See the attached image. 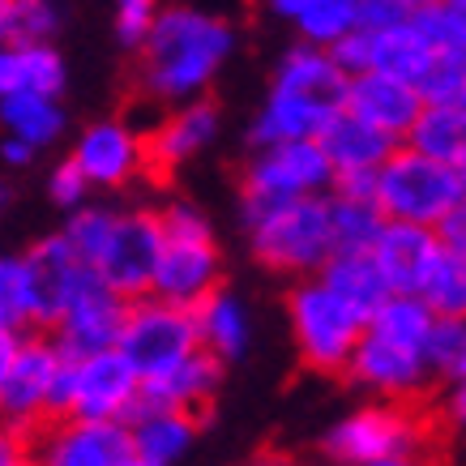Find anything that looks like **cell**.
Here are the masks:
<instances>
[{"label": "cell", "instance_id": "cell-18", "mask_svg": "<svg viewBox=\"0 0 466 466\" xmlns=\"http://www.w3.org/2000/svg\"><path fill=\"white\" fill-rule=\"evenodd\" d=\"M26 253V266H30V296H35V329H52V321L60 317V309L77 296V287L95 274L86 266L82 257L69 248V240L52 231L35 240Z\"/></svg>", "mask_w": 466, "mask_h": 466}, {"label": "cell", "instance_id": "cell-50", "mask_svg": "<svg viewBox=\"0 0 466 466\" xmlns=\"http://www.w3.org/2000/svg\"><path fill=\"white\" fill-rule=\"evenodd\" d=\"M9 466H35V458H30V453H22V458H14Z\"/></svg>", "mask_w": 466, "mask_h": 466}, {"label": "cell", "instance_id": "cell-36", "mask_svg": "<svg viewBox=\"0 0 466 466\" xmlns=\"http://www.w3.org/2000/svg\"><path fill=\"white\" fill-rule=\"evenodd\" d=\"M95 198V188L86 184V176L73 167V158H60L56 167L47 171V201L56 206V210H73V206H82V201Z\"/></svg>", "mask_w": 466, "mask_h": 466}, {"label": "cell", "instance_id": "cell-51", "mask_svg": "<svg viewBox=\"0 0 466 466\" xmlns=\"http://www.w3.org/2000/svg\"><path fill=\"white\" fill-rule=\"evenodd\" d=\"M462 103H466V95H462Z\"/></svg>", "mask_w": 466, "mask_h": 466}, {"label": "cell", "instance_id": "cell-37", "mask_svg": "<svg viewBox=\"0 0 466 466\" xmlns=\"http://www.w3.org/2000/svg\"><path fill=\"white\" fill-rule=\"evenodd\" d=\"M163 5V0H116V39H120V47H137L146 35V26H150V17H155V9Z\"/></svg>", "mask_w": 466, "mask_h": 466}, {"label": "cell", "instance_id": "cell-10", "mask_svg": "<svg viewBox=\"0 0 466 466\" xmlns=\"http://www.w3.org/2000/svg\"><path fill=\"white\" fill-rule=\"evenodd\" d=\"M137 402H142V377L116 347L90 355H65V368H60L56 381V415L128 420L137 410Z\"/></svg>", "mask_w": 466, "mask_h": 466}, {"label": "cell", "instance_id": "cell-22", "mask_svg": "<svg viewBox=\"0 0 466 466\" xmlns=\"http://www.w3.org/2000/svg\"><path fill=\"white\" fill-rule=\"evenodd\" d=\"M227 372L231 368L210 355L206 347H198L193 355H184L180 364H171L167 372H158V377H146L142 381V402L150 407H180V410H198L201 420H206V410L218 402L227 385Z\"/></svg>", "mask_w": 466, "mask_h": 466}, {"label": "cell", "instance_id": "cell-45", "mask_svg": "<svg viewBox=\"0 0 466 466\" xmlns=\"http://www.w3.org/2000/svg\"><path fill=\"white\" fill-rule=\"evenodd\" d=\"M283 466H339L329 458H283Z\"/></svg>", "mask_w": 466, "mask_h": 466}, {"label": "cell", "instance_id": "cell-32", "mask_svg": "<svg viewBox=\"0 0 466 466\" xmlns=\"http://www.w3.org/2000/svg\"><path fill=\"white\" fill-rule=\"evenodd\" d=\"M0 325L35 329V296H30L26 253H0Z\"/></svg>", "mask_w": 466, "mask_h": 466}, {"label": "cell", "instance_id": "cell-34", "mask_svg": "<svg viewBox=\"0 0 466 466\" xmlns=\"http://www.w3.org/2000/svg\"><path fill=\"white\" fill-rule=\"evenodd\" d=\"M428 364L437 381H450L466 372V312L462 317H437L428 334Z\"/></svg>", "mask_w": 466, "mask_h": 466}, {"label": "cell", "instance_id": "cell-20", "mask_svg": "<svg viewBox=\"0 0 466 466\" xmlns=\"http://www.w3.org/2000/svg\"><path fill=\"white\" fill-rule=\"evenodd\" d=\"M342 107L355 112L360 120H368L372 128H381L385 137L394 142H407L415 116L424 107V95L410 82L394 77V73L381 69H364L347 77V95H342Z\"/></svg>", "mask_w": 466, "mask_h": 466}, {"label": "cell", "instance_id": "cell-17", "mask_svg": "<svg viewBox=\"0 0 466 466\" xmlns=\"http://www.w3.org/2000/svg\"><path fill=\"white\" fill-rule=\"evenodd\" d=\"M128 299L120 291H112L107 283H99V274H90L77 296L60 309V317L52 321V342L65 355H90V351H107L120 339V325H125Z\"/></svg>", "mask_w": 466, "mask_h": 466}, {"label": "cell", "instance_id": "cell-25", "mask_svg": "<svg viewBox=\"0 0 466 466\" xmlns=\"http://www.w3.org/2000/svg\"><path fill=\"white\" fill-rule=\"evenodd\" d=\"M69 86V65L60 56L56 43H0V99L5 95H65Z\"/></svg>", "mask_w": 466, "mask_h": 466}, {"label": "cell", "instance_id": "cell-19", "mask_svg": "<svg viewBox=\"0 0 466 466\" xmlns=\"http://www.w3.org/2000/svg\"><path fill=\"white\" fill-rule=\"evenodd\" d=\"M368 253L381 269V279L390 291H420L428 279V269L437 266V257L445 253L441 248L437 227L424 223H398V218H385L381 231L372 236Z\"/></svg>", "mask_w": 466, "mask_h": 466}, {"label": "cell", "instance_id": "cell-44", "mask_svg": "<svg viewBox=\"0 0 466 466\" xmlns=\"http://www.w3.org/2000/svg\"><path fill=\"white\" fill-rule=\"evenodd\" d=\"M402 14H424V9H437L441 0H394Z\"/></svg>", "mask_w": 466, "mask_h": 466}, {"label": "cell", "instance_id": "cell-35", "mask_svg": "<svg viewBox=\"0 0 466 466\" xmlns=\"http://www.w3.org/2000/svg\"><path fill=\"white\" fill-rule=\"evenodd\" d=\"M432 424L445 428V432H453V437H466V372H458V377H450V381H437V390H432Z\"/></svg>", "mask_w": 466, "mask_h": 466}, {"label": "cell", "instance_id": "cell-6", "mask_svg": "<svg viewBox=\"0 0 466 466\" xmlns=\"http://www.w3.org/2000/svg\"><path fill=\"white\" fill-rule=\"evenodd\" d=\"M283 321L296 364L312 377H342L355 342L364 334V312L351 309L339 291H329L317 274L287 283Z\"/></svg>", "mask_w": 466, "mask_h": 466}, {"label": "cell", "instance_id": "cell-16", "mask_svg": "<svg viewBox=\"0 0 466 466\" xmlns=\"http://www.w3.org/2000/svg\"><path fill=\"white\" fill-rule=\"evenodd\" d=\"M35 466H120L133 453L125 420L56 415L26 437Z\"/></svg>", "mask_w": 466, "mask_h": 466}, {"label": "cell", "instance_id": "cell-48", "mask_svg": "<svg viewBox=\"0 0 466 466\" xmlns=\"http://www.w3.org/2000/svg\"><path fill=\"white\" fill-rule=\"evenodd\" d=\"M9 201H14V188H9V180L0 176V214L9 210Z\"/></svg>", "mask_w": 466, "mask_h": 466}, {"label": "cell", "instance_id": "cell-47", "mask_svg": "<svg viewBox=\"0 0 466 466\" xmlns=\"http://www.w3.org/2000/svg\"><path fill=\"white\" fill-rule=\"evenodd\" d=\"M0 43H9V0H0Z\"/></svg>", "mask_w": 466, "mask_h": 466}, {"label": "cell", "instance_id": "cell-30", "mask_svg": "<svg viewBox=\"0 0 466 466\" xmlns=\"http://www.w3.org/2000/svg\"><path fill=\"white\" fill-rule=\"evenodd\" d=\"M385 214L368 198H342L329 193V231H334V248H368L372 236L381 231Z\"/></svg>", "mask_w": 466, "mask_h": 466}, {"label": "cell", "instance_id": "cell-43", "mask_svg": "<svg viewBox=\"0 0 466 466\" xmlns=\"http://www.w3.org/2000/svg\"><path fill=\"white\" fill-rule=\"evenodd\" d=\"M17 339H22V329H14V325H0V377H5V368H9V360H14Z\"/></svg>", "mask_w": 466, "mask_h": 466}, {"label": "cell", "instance_id": "cell-11", "mask_svg": "<svg viewBox=\"0 0 466 466\" xmlns=\"http://www.w3.org/2000/svg\"><path fill=\"white\" fill-rule=\"evenodd\" d=\"M198 347H201L198 321H193V309H188V304H171V299H163V296L128 299L116 351L137 368L142 381L167 372L171 364H180L184 355H193Z\"/></svg>", "mask_w": 466, "mask_h": 466}, {"label": "cell", "instance_id": "cell-40", "mask_svg": "<svg viewBox=\"0 0 466 466\" xmlns=\"http://www.w3.org/2000/svg\"><path fill=\"white\" fill-rule=\"evenodd\" d=\"M35 158H39V150L30 142H22V137H9V133H0V163L9 171H26L35 167Z\"/></svg>", "mask_w": 466, "mask_h": 466}, {"label": "cell", "instance_id": "cell-33", "mask_svg": "<svg viewBox=\"0 0 466 466\" xmlns=\"http://www.w3.org/2000/svg\"><path fill=\"white\" fill-rule=\"evenodd\" d=\"M65 30V0H9V39L56 43Z\"/></svg>", "mask_w": 466, "mask_h": 466}, {"label": "cell", "instance_id": "cell-9", "mask_svg": "<svg viewBox=\"0 0 466 466\" xmlns=\"http://www.w3.org/2000/svg\"><path fill=\"white\" fill-rule=\"evenodd\" d=\"M65 368L60 351L47 329H22L17 351L0 377V424L26 441L56 415V381Z\"/></svg>", "mask_w": 466, "mask_h": 466}, {"label": "cell", "instance_id": "cell-21", "mask_svg": "<svg viewBox=\"0 0 466 466\" xmlns=\"http://www.w3.org/2000/svg\"><path fill=\"white\" fill-rule=\"evenodd\" d=\"M193 321H198V342L210 355H218L227 368H236L240 360H248L257 342V317L253 304L236 287H214L210 296H201L193 304Z\"/></svg>", "mask_w": 466, "mask_h": 466}, {"label": "cell", "instance_id": "cell-28", "mask_svg": "<svg viewBox=\"0 0 466 466\" xmlns=\"http://www.w3.org/2000/svg\"><path fill=\"white\" fill-rule=\"evenodd\" d=\"M266 9L296 30V39L334 47L347 30H355L360 0H266Z\"/></svg>", "mask_w": 466, "mask_h": 466}, {"label": "cell", "instance_id": "cell-3", "mask_svg": "<svg viewBox=\"0 0 466 466\" xmlns=\"http://www.w3.org/2000/svg\"><path fill=\"white\" fill-rule=\"evenodd\" d=\"M158 210V261L150 296L171 304H198L214 287L227 283V248L218 223L193 198H167Z\"/></svg>", "mask_w": 466, "mask_h": 466}, {"label": "cell", "instance_id": "cell-23", "mask_svg": "<svg viewBox=\"0 0 466 466\" xmlns=\"http://www.w3.org/2000/svg\"><path fill=\"white\" fill-rule=\"evenodd\" d=\"M125 424H128V445H133V453H142V458L163 462V466H180L198 450L206 420H201L198 410L137 402V410L128 415Z\"/></svg>", "mask_w": 466, "mask_h": 466}, {"label": "cell", "instance_id": "cell-13", "mask_svg": "<svg viewBox=\"0 0 466 466\" xmlns=\"http://www.w3.org/2000/svg\"><path fill=\"white\" fill-rule=\"evenodd\" d=\"M73 167L86 176L95 193H125L150 176L146 158V128L128 116H99L73 137Z\"/></svg>", "mask_w": 466, "mask_h": 466}, {"label": "cell", "instance_id": "cell-26", "mask_svg": "<svg viewBox=\"0 0 466 466\" xmlns=\"http://www.w3.org/2000/svg\"><path fill=\"white\" fill-rule=\"evenodd\" d=\"M0 133L22 137L43 155L69 133V112H65L60 95H35V90L5 95L0 99Z\"/></svg>", "mask_w": 466, "mask_h": 466}, {"label": "cell", "instance_id": "cell-24", "mask_svg": "<svg viewBox=\"0 0 466 466\" xmlns=\"http://www.w3.org/2000/svg\"><path fill=\"white\" fill-rule=\"evenodd\" d=\"M317 146H321V155L329 158V171H334V180H339V176L377 171L385 163V155H390L398 142L394 137H385L381 128H372L368 120H360L355 112L339 107V112L321 125Z\"/></svg>", "mask_w": 466, "mask_h": 466}, {"label": "cell", "instance_id": "cell-7", "mask_svg": "<svg viewBox=\"0 0 466 466\" xmlns=\"http://www.w3.org/2000/svg\"><path fill=\"white\" fill-rule=\"evenodd\" d=\"M466 198V171L445 167L420 155L415 146L398 142L372 176V206L398 223L437 227Z\"/></svg>", "mask_w": 466, "mask_h": 466}, {"label": "cell", "instance_id": "cell-49", "mask_svg": "<svg viewBox=\"0 0 466 466\" xmlns=\"http://www.w3.org/2000/svg\"><path fill=\"white\" fill-rule=\"evenodd\" d=\"M120 466H163V462H150V458H142V453H128Z\"/></svg>", "mask_w": 466, "mask_h": 466}, {"label": "cell", "instance_id": "cell-2", "mask_svg": "<svg viewBox=\"0 0 466 466\" xmlns=\"http://www.w3.org/2000/svg\"><path fill=\"white\" fill-rule=\"evenodd\" d=\"M342 95H347V73L329 56V47L296 39L269 69L266 95L248 125V146L317 137L325 120L342 107Z\"/></svg>", "mask_w": 466, "mask_h": 466}, {"label": "cell", "instance_id": "cell-46", "mask_svg": "<svg viewBox=\"0 0 466 466\" xmlns=\"http://www.w3.org/2000/svg\"><path fill=\"white\" fill-rule=\"evenodd\" d=\"M240 466H283V458H279V453H257V458H248V462H240Z\"/></svg>", "mask_w": 466, "mask_h": 466}, {"label": "cell", "instance_id": "cell-5", "mask_svg": "<svg viewBox=\"0 0 466 466\" xmlns=\"http://www.w3.org/2000/svg\"><path fill=\"white\" fill-rule=\"evenodd\" d=\"M432 410L424 402L394 398H360L321 432V458L339 466H364L394 453H437Z\"/></svg>", "mask_w": 466, "mask_h": 466}, {"label": "cell", "instance_id": "cell-41", "mask_svg": "<svg viewBox=\"0 0 466 466\" xmlns=\"http://www.w3.org/2000/svg\"><path fill=\"white\" fill-rule=\"evenodd\" d=\"M26 453V441L17 437V432H9V428L0 424V466H9L14 458H22Z\"/></svg>", "mask_w": 466, "mask_h": 466}, {"label": "cell", "instance_id": "cell-1", "mask_svg": "<svg viewBox=\"0 0 466 466\" xmlns=\"http://www.w3.org/2000/svg\"><path fill=\"white\" fill-rule=\"evenodd\" d=\"M240 52L236 22L201 5H158L137 56V95L150 107H171L210 95L231 56Z\"/></svg>", "mask_w": 466, "mask_h": 466}, {"label": "cell", "instance_id": "cell-8", "mask_svg": "<svg viewBox=\"0 0 466 466\" xmlns=\"http://www.w3.org/2000/svg\"><path fill=\"white\" fill-rule=\"evenodd\" d=\"M329 184H334V171H329V158L321 155L317 137L266 142L253 146V155L244 158L240 184H236V210H257L269 201L329 193Z\"/></svg>", "mask_w": 466, "mask_h": 466}, {"label": "cell", "instance_id": "cell-14", "mask_svg": "<svg viewBox=\"0 0 466 466\" xmlns=\"http://www.w3.org/2000/svg\"><path fill=\"white\" fill-rule=\"evenodd\" d=\"M155 261H158V210L155 206H116L112 231L95 257V274L99 283L120 291L125 299L150 296L155 283Z\"/></svg>", "mask_w": 466, "mask_h": 466}, {"label": "cell", "instance_id": "cell-4", "mask_svg": "<svg viewBox=\"0 0 466 466\" xmlns=\"http://www.w3.org/2000/svg\"><path fill=\"white\" fill-rule=\"evenodd\" d=\"M236 218H240V236L253 266L283 279V283L317 274L325 257L334 253L329 193L269 201L257 210H236Z\"/></svg>", "mask_w": 466, "mask_h": 466}, {"label": "cell", "instance_id": "cell-42", "mask_svg": "<svg viewBox=\"0 0 466 466\" xmlns=\"http://www.w3.org/2000/svg\"><path fill=\"white\" fill-rule=\"evenodd\" d=\"M364 466H437V453H394V458H377Z\"/></svg>", "mask_w": 466, "mask_h": 466}, {"label": "cell", "instance_id": "cell-15", "mask_svg": "<svg viewBox=\"0 0 466 466\" xmlns=\"http://www.w3.org/2000/svg\"><path fill=\"white\" fill-rule=\"evenodd\" d=\"M223 107L210 95L158 107V120L146 128L150 176H180L184 167H193L223 142Z\"/></svg>", "mask_w": 466, "mask_h": 466}, {"label": "cell", "instance_id": "cell-38", "mask_svg": "<svg viewBox=\"0 0 466 466\" xmlns=\"http://www.w3.org/2000/svg\"><path fill=\"white\" fill-rule=\"evenodd\" d=\"M432 22H437L445 43L466 47V0H441L437 9H432Z\"/></svg>", "mask_w": 466, "mask_h": 466}, {"label": "cell", "instance_id": "cell-12", "mask_svg": "<svg viewBox=\"0 0 466 466\" xmlns=\"http://www.w3.org/2000/svg\"><path fill=\"white\" fill-rule=\"evenodd\" d=\"M342 381L360 398H394V402H428V394L437 390L428 347L385 339L368 325L355 342L347 368H342Z\"/></svg>", "mask_w": 466, "mask_h": 466}, {"label": "cell", "instance_id": "cell-27", "mask_svg": "<svg viewBox=\"0 0 466 466\" xmlns=\"http://www.w3.org/2000/svg\"><path fill=\"white\" fill-rule=\"evenodd\" d=\"M407 146H415L420 155L437 158L445 167L466 171V103H424L407 133Z\"/></svg>", "mask_w": 466, "mask_h": 466}, {"label": "cell", "instance_id": "cell-31", "mask_svg": "<svg viewBox=\"0 0 466 466\" xmlns=\"http://www.w3.org/2000/svg\"><path fill=\"white\" fill-rule=\"evenodd\" d=\"M415 296L424 299L437 317H462L466 312V257L445 248V253L437 257V266L428 269L424 287H420Z\"/></svg>", "mask_w": 466, "mask_h": 466}, {"label": "cell", "instance_id": "cell-39", "mask_svg": "<svg viewBox=\"0 0 466 466\" xmlns=\"http://www.w3.org/2000/svg\"><path fill=\"white\" fill-rule=\"evenodd\" d=\"M437 236H441V248H450V253L466 257V198L437 223Z\"/></svg>", "mask_w": 466, "mask_h": 466}, {"label": "cell", "instance_id": "cell-29", "mask_svg": "<svg viewBox=\"0 0 466 466\" xmlns=\"http://www.w3.org/2000/svg\"><path fill=\"white\" fill-rule=\"evenodd\" d=\"M317 279H321L329 291H339V296L347 299L351 309L364 312V317L390 296V287H385L381 269H377V261H372L368 248H334V253L321 261Z\"/></svg>", "mask_w": 466, "mask_h": 466}]
</instances>
